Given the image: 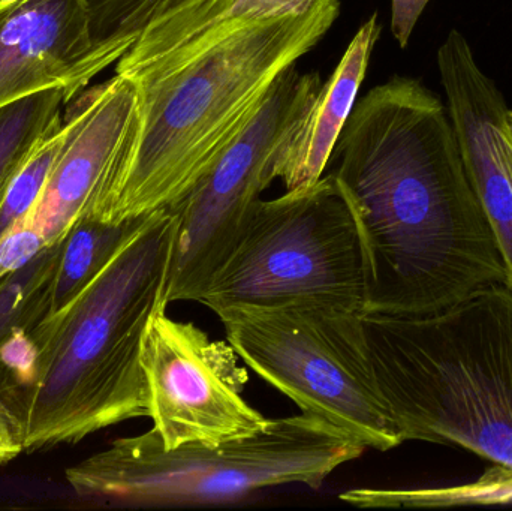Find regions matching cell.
Instances as JSON below:
<instances>
[{
    "label": "cell",
    "instance_id": "obj_15",
    "mask_svg": "<svg viewBox=\"0 0 512 511\" xmlns=\"http://www.w3.org/2000/svg\"><path fill=\"white\" fill-rule=\"evenodd\" d=\"M147 216L122 224H110L89 215L81 218L60 243L59 261L48 288L44 318L56 314L87 287Z\"/></svg>",
    "mask_w": 512,
    "mask_h": 511
},
{
    "label": "cell",
    "instance_id": "obj_3",
    "mask_svg": "<svg viewBox=\"0 0 512 511\" xmlns=\"http://www.w3.org/2000/svg\"><path fill=\"white\" fill-rule=\"evenodd\" d=\"M176 228L170 207L150 213L87 287L27 332L38 350L32 378L0 393L24 452L149 417L143 341L168 305Z\"/></svg>",
    "mask_w": 512,
    "mask_h": 511
},
{
    "label": "cell",
    "instance_id": "obj_6",
    "mask_svg": "<svg viewBox=\"0 0 512 511\" xmlns=\"http://www.w3.org/2000/svg\"><path fill=\"white\" fill-rule=\"evenodd\" d=\"M195 302L216 315L300 302L366 314L363 239L333 174L274 200L255 201Z\"/></svg>",
    "mask_w": 512,
    "mask_h": 511
},
{
    "label": "cell",
    "instance_id": "obj_10",
    "mask_svg": "<svg viewBox=\"0 0 512 511\" xmlns=\"http://www.w3.org/2000/svg\"><path fill=\"white\" fill-rule=\"evenodd\" d=\"M138 123L134 81L116 74L86 90L65 120L66 138L26 222L56 245L89 215L128 152Z\"/></svg>",
    "mask_w": 512,
    "mask_h": 511
},
{
    "label": "cell",
    "instance_id": "obj_18",
    "mask_svg": "<svg viewBox=\"0 0 512 511\" xmlns=\"http://www.w3.org/2000/svg\"><path fill=\"white\" fill-rule=\"evenodd\" d=\"M65 138V123L59 122L33 150L26 164L9 183L5 195L0 200V237L12 230L15 225L26 221L32 212L62 150Z\"/></svg>",
    "mask_w": 512,
    "mask_h": 511
},
{
    "label": "cell",
    "instance_id": "obj_21",
    "mask_svg": "<svg viewBox=\"0 0 512 511\" xmlns=\"http://www.w3.org/2000/svg\"><path fill=\"white\" fill-rule=\"evenodd\" d=\"M35 342L24 329H14L0 341V366L9 374L11 387L24 386L35 371Z\"/></svg>",
    "mask_w": 512,
    "mask_h": 511
},
{
    "label": "cell",
    "instance_id": "obj_24",
    "mask_svg": "<svg viewBox=\"0 0 512 511\" xmlns=\"http://www.w3.org/2000/svg\"><path fill=\"white\" fill-rule=\"evenodd\" d=\"M501 150L502 158H504L505 167H507L508 173L512 180V144L510 138H508L507 129L504 134L501 135Z\"/></svg>",
    "mask_w": 512,
    "mask_h": 511
},
{
    "label": "cell",
    "instance_id": "obj_1",
    "mask_svg": "<svg viewBox=\"0 0 512 511\" xmlns=\"http://www.w3.org/2000/svg\"><path fill=\"white\" fill-rule=\"evenodd\" d=\"M333 177L354 209L366 314H424L507 284L495 231L438 95L414 78L370 89L349 114Z\"/></svg>",
    "mask_w": 512,
    "mask_h": 511
},
{
    "label": "cell",
    "instance_id": "obj_14",
    "mask_svg": "<svg viewBox=\"0 0 512 511\" xmlns=\"http://www.w3.org/2000/svg\"><path fill=\"white\" fill-rule=\"evenodd\" d=\"M309 3L310 0H158L146 15L134 44L117 62L116 74L135 77L219 24L298 12Z\"/></svg>",
    "mask_w": 512,
    "mask_h": 511
},
{
    "label": "cell",
    "instance_id": "obj_19",
    "mask_svg": "<svg viewBox=\"0 0 512 511\" xmlns=\"http://www.w3.org/2000/svg\"><path fill=\"white\" fill-rule=\"evenodd\" d=\"M96 47L131 48L158 0H84Z\"/></svg>",
    "mask_w": 512,
    "mask_h": 511
},
{
    "label": "cell",
    "instance_id": "obj_16",
    "mask_svg": "<svg viewBox=\"0 0 512 511\" xmlns=\"http://www.w3.org/2000/svg\"><path fill=\"white\" fill-rule=\"evenodd\" d=\"M68 101L65 90L56 87L0 108V200L33 150L62 122L60 110Z\"/></svg>",
    "mask_w": 512,
    "mask_h": 511
},
{
    "label": "cell",
    "instance_id": "obj_5",
    "mask_svg": "<svg viewBox=\"0 0 512 511\" xmlns=\"http://www.w3.org/2000/svg\"><path fill=\"white\" fill-rule=\"evenodd\" d=\"M366 447L309 414L270 419L258 434L164 449L153 429L119 438L65 471L77 497L122 507L236 503L285 485L319 489Z\"/></svg>",
    "mask_w": 512,
    "mask_h": 511
},
{
    "label": "cell",
    "instance_id": "obj_8",
    "mask_svg": "<svg viewBox=\"0 0 512 511\" xmlns=\"http://www.w3.org/2000/svg\"><path fill=\"white\" fill-rule=\"evenodd\" d=\"M318 72L286 69L248 128L194 188L170 209L176 215L167 302H195L221 266L262 192L274 182V153L321 89Z\"/></svg>",
    "mask_w": 512,
    "mask_h": 511
},
{
    "label": "cell",
    "instance_id": "obj_25",
    "mask_svg": "<svg viewBox=\"0 0 512 511\" xmlns=\"http://www.w3.org/2000/svg\"><path fill=\"white\" fill-rule=\"evenodd\" d=\"M507 134L512 144V110L508 111L507 114Z\"/></svg>",
    "mask_w": 512,
    "mask_h": 511
},
{
    "label": "cell",
    "instance_id": "obj_9",
    "mask_svg": "<svg viewBox=\"0 0 512 511\" xmlns=\"http://www.w3.org/2000/svg\"><path fill=\"white\" fill-rule=\"evenodd\" d=\"M230 344L156 312L143 341L153 431L164 449L258 434L270 419L243 398L248 371Z\"/></svg>",
    "mask_w": 512,
    "mask_h": 511
},
{
    "label": "cell",
    "instance_id": "obj_12",
    "mask_svg": "<svg viewBox=\"0 0 512 511\" xmlns=\"http://www.w3.org/2000/svg\"><path fill=\"white\" fill-rule=\"evenodd\" d=\"M438 66L463 164L495 231L512 290V180L501 150L510 108L459 30L439 48Z\"/></svg>",
    "mask_w": 512,
    "mask_h": 511
},
{
    "label": "cell",
    "instance_id": "obj_22",
    "mask_svg": "<svg viewBox=\"0 0 512 511\" xmlns=\"http://www.w3.org/2000/svg\"><path fill=\"white\" fill-rule=\"evenodd\" d=\"M429 2L430 0H391V32L400 47L406 48L409 44L412 32Z\"/></svg>",
    "mask_w": 512,
    "mask_h": 511
},
{
    "label": "cell",
    "instance_id": "obj_13",
    "mask_svg": "<svg viewBox=\"0 0 512 511\" xmlns=\"http://www.w3.org/2000/svg\"><path fill=\"white\" fill-rule=\"evenodd\" d=\"M379 36L381 24L375 12L361 24L333 74L280 141L271 173L274 180H282L286 191L307 188L324 176L357 102Z\"/></svg>",
    "mask_w": 512,
    "mask_h": 511
},
{
    "label": "cell",
    "instance_id": "obj_23",
    "mask_svg": "<svg viewBox=\"0 0 512 511\" xmlns=\"http://www.w3.org/2000/svg\"><path fill=\"white\" fill-rule=\"evenodd\" d=\"M23 452L14 414L0 395V465L14 461Z\"/></svg>",
    "mask_w": 512,
    "mask_h": 511
},
{
    "label": "cell",
    "instance_id": "obj_17",
    "mask_svg": "<svg viewBox=\"0 0 512 511\" xmlns=\"http://www.w3.org/2000/svg\"><path fill=\"white\" fill-rule=\"evenodd\" d=\"M60 243L48 246L32 263L0 281V341L14 329L29 332L44 318Z\"/></svg>",
    "mask_w": 512,
    "mask_h": 511
},
{
    "label": "cell",
    "instance_id": "obj_11",
    "mask_svg": "<svg viewBox=\"0 0 512 511\" xmlns=\"http://www.w3.org/2000/svg\"><path fill=\"white\" fill-rule=\"evenodd\" d=\"M126 51L93 44L84 0H0V108L56 87L74 98Z\"/></svg>",
    "mask_w": 512,
    "mask_h": 511
},
{
    "label": "cell",
    "instance_id": "obj_4",
    "mask_svg": "<svg viewBox=\"0 0 512 511\" xmlns=\"http://www.w3.org/2000/svg\"><path fill=\"white\" fill-rule=\"evenodd\" d=\"M382 398L405 441L451 444L512 471V290L424 314H364Z\"/></svg>",
    "mask_w": 512,
    "mask_h": 511
},
{
    "label": "cell",
    "instance_id": "obj_20",
    "mask_svg": "<svg viewBox=\"0 0 512 511\" xmlns=\"http://www.w3.org/2000/svg\"><path fill=\"white\" fill-rule=\"evenodd\" d=\"M44 234L29 222L15 225L0 237V281L32 263L45 248H48Z\"/></svg>",
    "mask_w": 512,
    "mask_h": 511
},
{
    "label": "cell",
    "instance_id": "obj_2",
    "mask_svg": "<svg viewBox=\"0 0 512 511\" xmlns=\"http://www.w3.org/2000/svg\"><path fill=\"white\" fill-rule=\"evenodd\" d=\"M340 0L213 27L138 72L134 140L89 216L122 224L174 206L248 128L277 78L336 23Z\"/></svg>",
    "mask_w": 512,
    "mask_h": 511
},
{
    "label": "cell",
    "instance_id": "obj_7",
    "mask_svg": "<svg viewBox=\"0 0 512 511\" xmlns=\"http://www.w3.org/2000/svg\"><path fill=\"white\" fill-rule=\"evenodd\" d=\"M363 315L300 302L236 309L218 317L245 365L301 413L366 449L388 452L403 440L373 372Z\"/></svg>",
    "mask_w": 512,
    "mask_h": 511
}]
</instances>
